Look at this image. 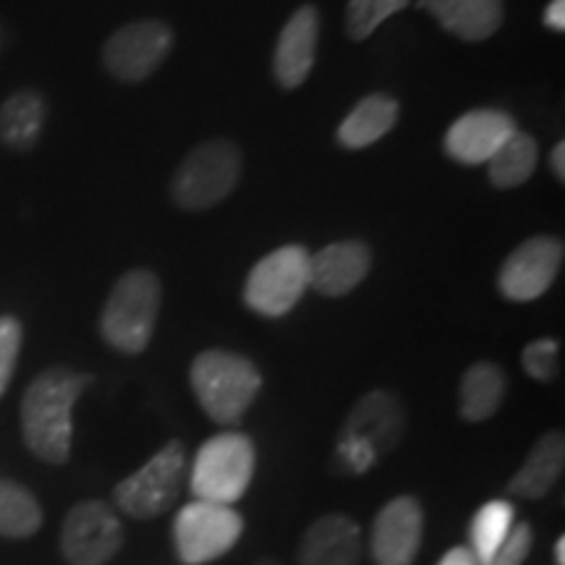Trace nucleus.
Returning a JSON list of instances; mask_svg holds the SVG:
<instances>
[{"mask_svg":"<svg viewBox=\"0 0 565 565\" xmlns=\"http://www.w3.org/2000/svg\"><path fill=\"white\" fill-rule=\"evenodd\" d=\"M536 160H540V147L524 131H515L505 139V145L487 160V175H490L492 186L498 189H515L524 186L536 171Z\"/></svg>","mask_w":565,"mask_h":565,"instance_id":"nucleus-23","label":"nucleus"},{"mask_svg":"<svg viewBox=\"0 0 565 565\" xmlns=\"http://www.w3.org/2000/svg\"><path fill=\"white\" fill-rule=\"evenodd\" d=\"M401 105L395 97L383 95H366L353 105V110L343 118V124L338 126V145L345 150H364L372 147L374 141H380L393 131V126L398 124Z\"/></svg>","mask_w":565,"mask_h":565,"instance_id":"nucleus-20","label":"nucleus"},{"mask_svg":"<svg viewBox=\"0 0 565 565\" xmlns=\"http://www.w3.org/2000/svg\"><path fill=\"white\" fill-rule=\"evenodd\" d=\"M257 469V448L244 433L212 435L192 463V494L204 503L233 505L249 490Z\"/></svg>","mask_w":565,"mask_h":565,"instance_id":"nucleus-4","label":"nucleus"},{"mask_svg":"<svg viewBox=\"0 0 565 565\" xmlns=\"http://www.w3.org/2000/svg\"><path fill=\"white\" fill-rule=\"evenodd\" d=\"M92 383L89 374L51 366L40 372L21 398V435L40 461L61 466L71 456L74 406Z\"/></svg>","mask_w":565,"mask_h":565,"instance_id":"nucleus-1","label":"nucleus"},{"mask_svg":"<svg viewBox=\"0 0 565 565\" xmlns=\"http://www.w3.org/2000/svg\"><path fill=\"white\" fill-rule=\"evenodd\" d=\"M242 179V152L231 139H207L196 145L171 181V200L181 210L200 212L221 204Z\"/></svg>","mask_w":565,"mask_h":565,"instance_id":"nucleus-5","label":"nucleus"},{"mask_svg":"<svg viewBox=\"0 0 565 565\" xmlns=\"http://www.w3.org/2000/svg\"><path fill=\"white\" fill-rule=\"evenodd\" d=\"M47 105L38 89H19L0 105V145L13 152L32 150L45 126Z\"/></svg>","mask_w":565,"mask_h":565,"instance_id":"nucleus-21","label":"nucleus"},{"mask_svg":"<svg viewBox=\"0 0 565 565\" xmlns=\"http://www.w3.org/2000/svg\"><path fill=\"white\" fill-rule=\"evenodd\" d=\"M424 540V511L412 494H398L377 513L370 547L377 565H414Z\"/></svg>","mask_w":565,"mask_h":565,"instance_id":"nucleus-12","label":"nucleus"},{"mask_svg":"<svg viewBox=\"0 0 565 565\" xmlns=\"http://www.w3.org/2000/svg\"><path fill=\"white\" fill-rule=\"evenodd\" d=\"M124 526L103 500H84L63 519L61 553L68 565H105L121 553Z\"/></svg>","mask_w":565,"mask_h":565,"instance_id":"nucleus-10","label":"nucleus"},{"mask_svg":"<svg viewBox=\"0 0 565 565\" xmlns=\"http://www.w3.org/2000/svg\"><path fill=\"white\" fill-rule=\"evenodd\" d=\"M160 278L145 267H134L116 280L100 315V335L110 349L137 356L150 345L160 317Z\"/></svg>","mask_w":565,"mask_h":565,"instance_id":"nucleus-3","label":"nucleus"},{"mask_svg":"<svg viewBox=\"0 0 565 565\" xmlns=\"http://www.w3.org/2000/svg\"><path fill=\"white\" fill-rule=\"evenodd\" d=\"M173 47V30L166 21L141 19L121 26L105 40L103 66L113 79L137 84L150 79Z\"/></svg>","mask_w":565,"mask_h":565,"instance_id":"nucleus-9","label":"nucleus"},{"mask_svg":"<svg viewBox=\"0 0 565 565\" xmlns=\"http://www.w3.org/2000/svg\"><path fill=\"white\" fill-rule=\"evenodd\" d=\"M372 270V252L364 242L349 238L324 246L309 257V288L322 296H345L356 291Z\"/></svg>","mask_w":565,"mask_h":565,"instance_id":"nucleus-16","label":"nucleus"},{"mask_svg":"<svg viewBox=\"0 0 565 565\" xmlns=\"http://www.w3.org/2000/svg\"><path fill=\"white\" fill-rule=\"evenodd\" d=\"M21 338H24V330H21V322L17 317H0V398L9 391L13 370H17Z\"/></svg>","mask_w":565,"mask_h":565,"instance_id":"nucleus-28","label":"nucleus"},{"mask_svg":"<svg viewBox=\"0 0 565 565\" xmlns=\"http://www.w3.org/2000/svg\"><path fill=\"white\" fill-rule=\"evenodd\" d=\"M437 565H479V563H477V557L471 555L469 547H454L440 557V563Z\"/></svg>","mask_w":565,"mask_h":565,"instance_id":"nucleus-31","label":"nucleus"},{"mask_svg":"<svg viewBox=\"0 0 565 565\" xmlns=\"http://www.w3.org/2000/svg\"><path fill=\"white\" fill-rule=\"evenodd\" d=\"M515 131L519 129L511 113L498 108L469 110L445 131V152L461 166H482Z\"/></svg>","mask_w":565,"mask_h":565,"instance_id":"nucleus-13","label":"nucleus"},{"mask_svg":"<svg viewBox=\"0 0 565 565\" xmlns=\"http://www.w3.org/2000/svg\"><path fill=\"white\" fill-rule=\"evenodd\" d=\"M515 524V508L508 500H490L475 513L469 526L471 536V555L477 557L479 565H490L492 555L503 545Z\"/></svg>","mask_w":565,"mask_h":565,"instance_id":"nucleus-24","label":"nucleus"},{"mask_svg":"<svg viewBox=\"0 0 565 565\" xmlns=\"http://www.w3.org/2000/svg\"><path fill=\"white\" fill-rule=\"evenodd\" d=\"M408 0H349L345 6V34L353 42H362L391 19L393 13L404 11Z\"/></svg>","mask_w":565,"mask_h":565,"instance_id":"nucleus-26","label":"nucleus"},{"mask_svg":"<svg viewBox=\"0 0 565 565\" xmlns=\"http://www.w3.org/2000/svg\"><path fill=\"white\" fill-rule=\"evenodd\" d=\"M508 393L505 370L494 362H477L463 372L458 387V408L463 422H484L498 414Z\"/></svg>","mask_w":565,"mask_h":565,"instance_id":"nucleus-22","label":"nucleus"},{"mask_svg":"<svg viewBox=\"0 0 565 565\" xmlns=\"http://www.w3.org/2000/svg\"><path fill=\"white\" fill-rule=\"evenodd\" d=\"M534 534L529 524H513L511 532L503 540V545L498 547V553L492 555L490 565H524V561L532 553Z\"/></svg>","mask_w":565,"mask_h":565,"instance_id":"nucleus-29","label":"nucleus"},{"mask_svg":"<svg viewBox=\"0 0 565 565\" xmlns=\"http://www.w3.org/2000/svg\"><path fill=\"white\" fill-rule=\"evenodd\" d=\"M309 254L299 244H286L252 267L244 301L263 317L288 315L309 288Z\"/></svg>","mask_w":565,"mask_h":565,"instance_id":"nucleus-7","label":"nucleus"},{"mask_svg":"<svg viewBox=\"0 0 565 565\" xmlns=\"http://www.w3.org/2000/svg\"><path fill=\"white\" fill-rule=\"evenodd\" d=\"M555 563L557 565H565V536L555 542Z\"/></svg>","mask_w":565,"mask_h":565,"instance_id":"nucleus-33","label":"nucleus"},{"mask_svg":"<svg viewBox=\"0 0 565 565\" xmlns=\"http://www.w3.org/2000/svg\"><path fill=\"white\" fill-rule=\"evenodd\" d=\"M406 433V414L401 401L387 391H372L351 408L343 424L341 437L362 440L374 450V456L391 454Z\"/></svg>","mask_w":565,"mask_h":565,"instance_id":"nucleus-15","label":"nucleus"},{"mask_svg":"<svg viewBox=\"0 0 565 565\" xmlns=\"http://www.w3.org/2000/svg\"><path fill=\"white\" fill-rule=\"evenodd\" d=\"M550 171H553L557 179H565V141H557L555 150L550 152Z\"/></svg>","mask_w":565,"mask_h":565,"instance_id":"nucleus-32","label":"nucleus"},{"mask_svg":"<svg viewBox=\"0 0 565 565\" xmlns=\"http://www.w3.org/2000/svg\"><path fill=\"white\" fill-rule=\"evenodd\" d=\"M563 242L555 236H532L515 246L500 265L498 288L511 301H534L553 286L563 267Z\"/></svg>","mask_w":565,"mask_h":565,"instance_id":"nucleus-11","label":"nucleus"},{"mask_svg":"<svg viewBox=\"0 0 565 565\" xmlns=\"http://www.w3.org/2000/svg\"><path fill=\"white\" fill-rule=\"evenodd\" d=\"M362 526L343 513H328L307 529L299 542V565H359Z\"/></svg>","mask_w":565,"mask_h":565,"instance_id":"nucleus-17","label":"nucleus"},{"mask_svg":"<svg viewBox=\"0 0 565 565\" xmlns=\"http://www.w3.org/2000/svg\"><path fill=\"white\" fill-rule=\"evenodd\" d=\"M545 24L550 30L563 32L565 30V0H553L545 9Z\"/></svg>","mask_w":565,"mask_h":565,"instance_id":"nucleus-30","label":"nucleus"},{"mask_svg":"<svg viewBox=\"0 0 565 565\" xmlns=\"http://www.w3.org/2000/svg\"><path fill=\"white\" fill-rule=\"evenodd\" d=\"M189 380L204 414L217 424L242 422L263 391V374L252 359L225 349L202 351L192 362Z\"/></svg>","mask_w":565,"mask_h":565,"instance_id":"nucleus-2","label":"nucleus"},{"mask_svg":"<svg viewBox=\"0 0 565 565\" xmlns=\"http://www.w3.org/2000/svg\"><path fill=\"white\" fill-rule=\"evenodd\" d=\"M565 469V437L561 429L545 433L529 450L526 461L508 482V494L521 500H542L557 484Z\"/></svg>","mask_w":565,"mask_h":565,"instance_id":"nucleus-19","label":"nucleus"},{"mask_svg":"<svg viewBox=\"0 0 565 565\" xmlns=\"http://www.w3.org/2000/svg\"><path fill=\"white\" fill-rule=\"evenodd\" d=\"M419 9L463 42L490 40L505 21L503 0H419Z\"/></svg>","mask_w":565,"mask_h":565,"instance_id":"nucleus-18","label":"nucleus"},{"mask_svg":"<svg viewBox=\"0 0 565 565\" xmlns=\"http://www.w3.org/2000/svg\"><path fill=\"white\" fill-rule=\"evenodd\" d=\"M183 475H186V448L183 443L171 440L162 445L141 469L116 484L113 500L131 519H158L171 511L179 500Z\"/></svg>","mask_w":565,"mask_h":565,"instance_id":"nucleus-6","label":"nucleus"},{"mask_svg":"<svg viewBox=\"0 0 565 565\" xmlns=\"http://www.w3.org/2000/svg\"><path fill=\"white\" fill-rule=\"evenodd\" d=\"M244 534L242 513L233 505L194 500L183 505L173 521L175 555L183 565H207L236 547Z\"/></svg>","mask_w":565,"mask_h":565,"instance_id":"nucleus-8","label":"nucleus"},{"mask_svg":"<svg viewBox=\"0 0 565 565\" xmlns=\"http://www.w3.org/2000/svg\"><path fill=\"white\" fill-rule=\"evenodd\" d=\"M557 359H561V343L553 341V338L532 341L521 353V364L536 383H553L557 377Z\"/></svg>","mask_w":565,"mask_h":565,"instance_id":"nucleus-27","label":"nucleus"},{"mask_svg":"<svg viewBox=\"0 0 565 565\" xmlns=\"http://www.w3.org/2000/svg\"><path fill=\"white\" fill-rule=\"evenodd\" d=\"M42 526L38 498L11 479H0V536L24 540Z\"/></svg>","mask_w":565,"mask_h":565,"instance_id":"nucleus-25","label":"nucleus"},{"mask_svg":"<svg viewBox=\"0 0 565 565\" xmlns=\"http://www.w3.org/2000/svg\"><path fill=\"white\" fill-rule=\"evenodd\" d=\"M320 42V11L301 6L291 13L275 42L273 74L282 89H296L309 79Z\"/></svg>","mask_w":565,"mask_h":565,"instance_id":"nucleus-14","label":"nucleus"}]
</instances>
